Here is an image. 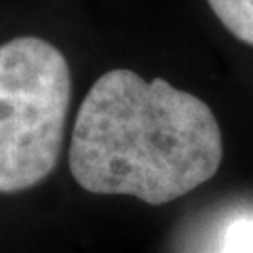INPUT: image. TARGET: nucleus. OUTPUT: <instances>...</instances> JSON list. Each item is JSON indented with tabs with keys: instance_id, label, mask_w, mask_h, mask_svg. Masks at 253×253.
I'll return each mask as SVG.
<instances>
[{
	"instance_id": "obj_1",
	"label": "nucleus",
	"mask_w": 253,
	"mask_h": 253,
	"mask_svg": "<svg viewBox=\"0 0 253 253\" xmlns=\"http://www.w3.org/2000/svg\"><path fill=\"white\" fill-rule=\"evenodd\" d=\"M221 154L217 118L203 99L116 68L83 99L68 161L86 192L165 205L209 181Z\"/></svg>"
},
{
	"instance_id": "obj_2",
	"label": "nucleus",
	"mask_w": 253,
	"mask_h": 253,
	"mask_svg": "<svg viewBox=\"0 0 253 253\" xmlns=\"http://www.w3.org/2000/svg\"><path fill=\"white\" fill-rule=\"evenodd\" d=\"M70 99L57 46L36 36L0 44V194L34 188L57 167Z\"/></svg>"
},
{
	"instance_id": "obj_3",
	"label": "nucleus",
	"mask_w": 253,
	"mask_h": 253,
	"mask_svg": "<svg viewBox=\"0 0 253 253\" xmlns=\"http://www.w3.org/2000/svg\"><path fill=\"white\" fill-rule=\"evenodd\" d=\"M211 11L234 38L253 46V0H207Z\"/></svg>"
},
{
	"instance_id": "obj_4",
	"label": "nucleus",
	"mask_w": 253,
	"mask_h": 253,
	"mask_svg": "<svg viewBox=\"0 0 253 253\" xmlns=\"http://www.w3.org/2000/svg\"><path fill=\"white\" fill-rule=\"evenodd\" d=\"M215 253H253V215H239L228 221Z\"/></svg>"
}]
</instances>
